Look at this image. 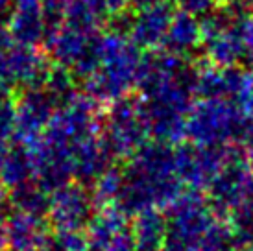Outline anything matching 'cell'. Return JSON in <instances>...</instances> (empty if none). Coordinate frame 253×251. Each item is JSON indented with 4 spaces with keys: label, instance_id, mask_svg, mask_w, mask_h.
<instances>
[{
    "label": "cell",
    "instance_id": "cell-1",
    "mask_svg": "<svg viewBox=\"0 0 253 251\" xmlns=\"http://www.w3.org/2000/svg\"><path fill=\"white\" fill-rule=\"evenodd\" d=\"M198 65L165 48L142 54L137 84L142 113L150 137L167 144L185 139V119L194 102V78Z\"/></svg>",
    "mask_w": 253,
    "mask_h": 251
},
{
    "label": "cell",
    "instance_id": "cell-2",
    "mask_svg": "<svg viewBox=\"0 0 253 251\" xmlns=\"http://www.w3.org/2000/svg\"><path fill=\"white\" fill-rule=\"evenodd\" d=\"M122 177V190L115 207L126 216L146 209L165 210L183 190L174 165V148L155 139L144 142L127 157Z\"/></svg>",
    "mask_w": 253,
    "mask_h": 251
},
{
    "label": "cell",
    "instance_id": "cell-3",
    "mask_svg": "<svg viewBox=\"0 0 253 251\" xmlns=\"http://www.w3.org/2000/svg\"><path fill=\"white\" fill-rule=\"evenodd\" d=\"M142 50L127 35L107 32L100 41V65L84 80V92L100 105L127 96L135 89Z\"/></svg>",
    "mask_w": 253,
    "mask_h": 251
},
{
    "label": "cell",
    "instance_id": "cell-4",
    "mask_svg": "<svg viewBox=\"0 0 253 251\" xmlns=\"http://www.w3.org/2000/svg\"><path fill=\"white\" fill-rule=\"evenodd\" d=\"M248 119L231 98H200L185 119V139L196 146H233L246 131Z\"/></svg>",
    "mask_w": 253,
    "mask_h": 251
},
{
    "label": "cell",
    "instance_id": "cell-5",
    "mask_svg": "<svg viewBox=\"0 0 253 251\" xmlns=\"http://www.w3.org/2000/svg\"><path fill=\"white\" fill-rule=\"evenodd\" d=\"M100 131L115 159L131 157L150 139V129L139 98H131L127 94L111 102L100 126Z\"/></svg>",
    "mask_w": 253,
    "mask_h": 251
},
{
    "label": "cell",
    "instance_id": "cell-6",
    "mask_svg": "<svg viewBox=\"0 0 253 251\" xmlns=\"http://www.w3.org/2000/svg\"><path fill=\"white\" fill-rule=\"evenodd\" d=\"M233 155V146H177L174 148L176 174L183 187H189L192 190H207Z\"/></svg>",
    "mask_w": 253,
    "mask_h": 251
},
{
    "label": "cell",
    "instance_id": "cell-7",
    "mask_svg": "<svg viewBox=\"0 0 253 251\" xmlns=\"http://www.w3.org/2000/svg\"><path fill=\"white\" fill-rule=\"evenodd\" d=\"M165 216L169 229L167 238L183 242L190 248L196 246L200 237L216 218L207 203V198L200 194V190L192 188H189V192L181 190V194L165 209Z\"/></svg>",
    "mask_w": 253,
    "mask_h": 251
},
{
    "label": "cell",
    "instance_id": "cell-8",
    "mask_svg": "<svg viewBox=\"0 0 253 251\" xmlns=\"http://www.w3.org/2000/svg\"><path fill=\"white\" fill-rule=\"evenodd\" d=\"M207 190H209L207 203L212 214L220 220L227 218L253 192V170L250 163L235 152V155L218 172Z\"/></svg>",
    "mask_w": 253,
    "mask_h": 251
},
{
    "label": "cell",
    "instance_id": "cell-9",
    "mask_svg": "<svg viewBox=\"0 0 253 251\" xmlns=\"http://www.w3.org/2000/svg\"><path fill=\"white\" fill-rule=\"evenodd\" d=\"M54 109L56 102L44 87L21 89L19 96L15 98L13 133H11L17 144H22L30 150L36 146L46 129Z\"/></svg>",
    "mask_w": 253,
    "mask_h": 251
},
{
    "label": "cell",
    "instance_id": "cell-10",
    "mask_svg": "<svg viewBox=\"0 0 253 251\" xmlns=\"http://www.w3.org/2000/svg\"><path fill=\"white\" fill-rule=\"evenodd\" d=\"M92 196L84 183L67 181L50 190L46 216L54 229H85L92 216Z\"/></svg>",
    "mask_w": 253,
    "mask_h": 251
},
{
    "label": "cell",
    "instance_id": "cell-11",
    "mask_svg": "<svg viewBox=\"0 0 253 251\" xmlns=\"http://www.w3.org/2000/svg\"><path fill=\"white\" fill-rule=\"evenodd\" d=\"M174 11L176 6L170 0H157L154 4L135 9L127 37L141 50L159 48Z\"/></svg>",
    "mask_w": 253,
    "mask_h": 251
},
{
    "label": "cell",
    "instance_id": "cell-12",
    "mask_svg": "<svg viewBox=\"0 0 253 251\" xmlns=\"http://www.w3.org/2000/svg\"><path fill=\"white\" fill-rule=\"evenodd\" d=\"M6 30L15 42L39 46L46 32L41 0H13Z\"/></svg>",
    "mask_w": 253,
    "mask_h": 251
},
{
    "label": "cell",
    "instance_id": "cell-13",
    "mask_svg": "<svg viewBox=\"0 0 253 251\" xmlns=\"http://www.w3.org/2000/svg\"><path fill=\"white\" fill-rule=\"evenodd\" d=\"M48 225L42 216L15 210L6 216V250L9 251H46Z\"/></svg>",
    "mask_w": 253,
    "mask_h": 251
},
{
    "label": "cell",
    "instance_id": "cell-14",
    "mask_svg": "<svg viewBox=\"0 0 253 251\" xmlns=\"http://www.w3.org/2000/svg\"><path fill=\"white\" fill-rule=\"evenodd\" d=\"M115 157L111 155L109 148L102 139V135L96 133L89 139L82 140L72 154V179L80 183H92L102 172L113 165Z\"/></svg>",
    "mask_w": 253,
    "mask_h": 251
},
{
    "label": "cell",
    "instance_id": "cell-15",
    "mask_svg": "<svg viewBox=\"0 0 253 251\" xmlns=\"http://www.w3.org/2000/svg\"><path fill=\"white\" fill-rule=\"evenodd\" d=\"M244 70L239 67H216L211 63L198 65L194 78V96L198 98H231L242 84Z\"/></svg>",
    "mask_w": 253,
    "mask_h": 251
},
{
    "label": "cell",
    "instance_id": "cell-16",
    "mask_svg": "<svg viewBox=\"0 0 253 251\" xmlns=\"http://www.w3.org/2000/svg\"><path fill=\"white\" fill-rule=\"evenodd\" d=\"M161 48L181 57H190L202 48V30H200V17L187 13L183 9H176L170 24L167 28Z\"/></svg>",
    "mask_w": 253,
    "mask_h": 251
},
{
    "label": "cell",
    "instance_id": "cell-17",
    "mask_svg": "<svg viewBox=\"0 0 253 251\" xmlns=\"http://www.w3.org/2000/svg\"><path fill=\"white\" fill-rule=\"evenodd\" d=\"M202 54L207 63L216 67H239L244 59V44L240 37L239 21L224 32L202 41Z\"/></svg>",
    "mask_w": 253,
    "mask_h": 251
},
{
    "label": "cell",
    "instance_id": "cell-18",
    "mask_svg": "<svg viewBox=\"0 0 253 251\" xmlns=\"http://www.w3.org/2000/svg\"><path fill=\"white\" fill-rule=\"evenodd\" d=\"M135 251H161L167 240V216L161 209L137 212L129 225Z\"/></svg>",
    "mask_w": 253,
    "mask_h": 251
},
{
    "label": "cell",
    "instance_id": "cell-19",
    "mask_svg": "<svg viewBox=\"0 0 253 251\" xmlns=\"http://www.w3.org/2000/svg\"><path fill=\"white\" fill-rule=\"evenodd\" d=\"M34 177V155L32 150L22 144L9 148L0 163V185L6 190Z\"/></svg>",
    "mask_w": 253,
    "mask_h": 251
},
{
    "label": "cell",
    "instance_id": "cell-20",
    "mask_svg": "<svg viewBox=\"0 0 253 251\" xmlns=\"http://www.w3.org/2000/svg\"><path fill=\"white\" fill-rule=\"evenodd\" d=\"M48 190L39 185V183L32 177L28 181L21 183L17 187L9 188L7 194V203L13 207L15 210L21 212H30V214H37V216H46V209H48Z\"/></svg>",
    "mask_w": 253,
    "mask_h": 251
},
{
    "label": "cell",
    "instance_id": "cell-21",
    "mask_svg": "<svg viewBox=\"0 0 253 251\" xmlns=\"http://www.w3.org/2000/svg\"><path fill=\"white\" fill-rule=\"evenodd\" d=\"M122 181H124L122 170L111 165L106 172H102L92 181V202L100 207H109V205L115 207L120 196V190H122Z\"/></svg>",
    "mask_w": 253,
    "mask_h": 251
},
{
    "label": "cell",
    "instance_id": "cell-22",
    "mask_svg": "<svg viewBox=\"0 0 253 251\" xmlns=\"http://www.w3.org/2000/svg\"><path fill=\"white\" fill-rule=\"evenodd\" d=\"M239 246L233 238V233L229 225L214 218L212 223L205 229V233L200 237V240L194 246V251H237Z\"/></svg>",
    "mask_w": 253,
    "mask_h": 251
},
{
    "label": "cell",
    "instance_id": "cell-23",
    "mask_svg": "<svg viewBox=\"0 0 253 251\" xmlns=\"http://www.w3.org/2000/svg\"><path fill=\"white\" fill-rule=\"evenodd\" d=\"M76 78L71 74V70L59 67V65H52V69L48 72V78L44 82V89L48 91V94L54 98L56 105L67 102L69 98L76 94Z\"/></svg>",
    "mask_w": 253,
    "mask_h": 251
},
{
    "label": "cell",
    "instance_id": "cell-24",
    "mask_svg": "<svg viewBox=\"0 0 253 251\" xmlns=\"http://www.w3.org/2000/svg\"><path fill=\"white\" fill-rule=\"evenodd\" d=\"M46 251H89L85 229H54Z\"/></svg>",
    "mask_w": 253,
    "mask_h": 251
},
{
    "label": "cell",
    "instance_id": "cell-25",
    "mask_svg": "<svg viewBox=\"0 0 253 251\" xmlns=\"http://www.w3.org/2000/svg\"><path fill=\"white\" fill-rule=\"evenodd\" d=\"M170 2L176 6V9H183L196 17H202L216 6V0H170Z\"/></svg>",
    "mask_w": 253,
    "mask_h": 251
},
{
    "label": "cell",
    "instance_id": "cell-26",
    "mask_svg": "<svg viewBox=\"0 0 253 251\" xmlns=\"http://www.w3.org/2000/svg\"><path fill=\"white\" fill-rule=\"evenodd\" d=\"M96 251H135L129 227L126 231L119 233L117 237H113L109 242H106V244L102 246V248H98Z\"/></svg>",
    "mask_w": 253,
    "mask_h": 251
},
{
    "label": "cell",
    "instance_id": "cell-27",
    "mask_svg": "<svg viewBox=\"0 0 253 251\" xmlns=\"http://www.w3.org/2000/svg\"><path fill=\"white\" fill-rule=\"evenodd\" d=\"M11 44H13V39L9 37L7 30L0 28V85H4V57H6V52Z\"/></svg>",
    "mask_w": 253,
    "mask_h": 251
},
{
    "label": "cell",
    "instance_id": "cell-28",
    "mask_svg": "<svg viewBox=\"0 0 253 251\" xmlns=\"http://www.w3.org/2000/svg\"><path fill=\"white\" fill-rule=\"evenodd\" d=\"M240 144L246 148L248 159H253V120L248 119L246 131H244V137L240 140Z\"/></svg>",
    "mask_w": 253,
    "mask_h": 251
},
{
    "label": "cell",
    "instance_id": "cell-29",
    "mask_svg": "<svg viewBox=\"0 0 253 251\" xmlns=\"http://www.w3.org/2000/svg\"><path fill=\"white\" fill-rule=\"evenodd\" d=\"M161 251H194V248L183 244V242H177V240H170V238H167Z\"/></svg>",
    "mask_w": 253,
    "mask_h": 251
},
{
    "label": "cell",
    "instance_id": "cell-30",
    "mask_svg": "<svg viewBox=\"0 0 253 251\" xmlns=\"http://www.w3.org/2000/svg\"><path fill=\"white\" fill-rule=\"evenodd\" d=\"M9 139H11V135L0 129V163H2V159H4L6 152L9 150Z\"/></svg>",
    "mask_w": 253,
    "mask_h": 251
},
{
    "label": "cell",
    "instance_id": "cell-31",
    "mask_svg": "<svg viewBox=\"0 0 253 251\" xmlns=\"http://www.w3.org/2000/svg\"><path fill=\"white\" fill-rule=\"evenodd\" d=\"M6 248V214L0 207V250Z\"/></svg>",
    "mask_w": 253,
    "mask_h": 251
},
{
    "label": "cell",
    "instance_id": "cell-32",
    "mask_svg": "<svg viewBox=\"0 0 253 251\" xmlns=\"http://www.w3.org/2000/svg\"><path fill=\"white\" fill-rule=\"evenodd\" d=\"M157 0H127V6L133 7V9H139V7H144L148 4H154Z\"/></svg>",
    "mask_w": 253,
    "mask_h": 251
},
{
    "label": "cell",
    "instance_id": "cell-33",
    "mask_svg": "<svg viewBox=\"0 0 253 251\" xmlns=\"http://www.w3.org/2000/svg\"><path fill=\"white\" fill-rule=\"evenodd\" d=\"M11 4H13V0H0V17H6L9 13Z\"/></svg>",
    "mask_w": 253,
    "mask_h": 251
},
{
    "label": "cell",
    "instance_id": "cell-34",
    "mask_svg": "<svg viewBox=\"0 0 253 251\" xmlns=\"http://www.w3.org/2000/svg\"><path fill=\"white\" fill-rule=\"evenodd\" d=\"M218 6H239V4H246V0H216Z\"/></svg>",
    "mask_w": 253,
    "mask_h": 251
},
{
    "label": "cell",
    "instance_id": "cell-35",
    "mask_svg": "<svg viewBox=\"0 0 253 251\" xmlns=\"http://www.w3.org/2000/svg\"><path fill=\"white\" fill-rule=\"evenodd\" d=\"M237 251H253V242H250V244H244V246H240Z\"/></svg>",
    "mask_w": 253,
    "mask_h": 251
},
{
    "label": "cell",
    "instance_id": "cell-36",
    "mask_svg": "<svg viewBox=\"0 0 253 251\" xmlns=\"http://www.w3.org/2000/svg\"><path fill=\"white\" fill-rule=\"evenodd\" d=\"M246 6H248V11H250V15H253V0H246Z\"/></svg>",
    "mask_w": 253,
    "mask_h": 251
},
{
    "label": "cell",
    "instance_id": "cell-37",
    "mask_svg": "<svg viewBox=\"0 0 253 251\" xmlns=\"http://www.w3.org/2000/svg\"><path fill=\"white\" fill-rule=\"evenodd\" d=\"M248 163H250V167H252V170H253V159H248Z\"/></svg>",
    "mask_w": 253,
    "mask_h": 251
},
{
    "label": "cell",
    "instance_id": "cell-38",
    "mask_svg": "<svg viewBox=\"0 0 253 251\" xmlns=\"http://www.w3.org/2000/svg\"><path fill=\"white\" fill-rule=\"evenodd\" d=\"M0 251H2V250H0Z\"/></svg>",
    "mask_w": 253,
    "mask_h": 251
}]
</instances>
